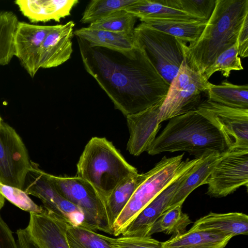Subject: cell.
Here are the masks:
<instances>
[{"label":"cell","mask_w":248,"mask_h":248,"mask_svg":"<svg viewBox=\"0 0 248 248\" xmlns=\"http://www.w3.org/2000/svg\"><path fill=\"white\" fill-rule=\"evenodd\" d=\"M21 13L32 23L60 22L69 16L78 0H18L15 1Z\"/></svg>","instance_id":"18"},{"label":"cell","mask_w":248,"mask_h":248,"mask_svg":"<svg viewBox=\"0 0 248 248\" xmlns=\"http://www.w3.org/2000/svg\"><path fill=\"white\" fill-rule=\"evenodd\" d=\"M74 35L84 40L92 46L117 50H128L136 46L134 35L106 30L81 28L74 31Z\"/></svg>","instance_id":"25"},{"label":"cell","mask_w":248,"mask_h":248,"mask_svg":"<svg viewBox=\"0 0 248 248\" xmlns=\"http://www.w3.org/2000/svg\"><path fill=\"white\" fill-rule=\"evenodd\" d=\"M196 109L224 128L233 141V148L248 149V109L229 107L207 99Z\"/></svg>","instance_id":"12"},{"label":"cell","mask_w":248,"mask_h":248,"mask_svg":"<svg viewBox=\"0 0 248 248\" xmlns=\"http://www.w3.org/2000/svg\"><path fill=\"white\" fill-rule=\"evenodd\" d=\"M77 41L86 71L125 117L162 105L170 85L143 48L136 44L131 49H112Z\"/></svg>","instance_id":"1"},{"label":"cell","mask_w":248,"mask_h":248,"mask_svg":"<svg viewBox=\"0 0 248 248\" xmlns=\"http://www.w3.org/2000/svg\"><path fill=\"white\" fill-rule=\"evenodd\" d=\"M247 16L248 0H216L200 37L189 45L182 43L184 61L188 67L203 75L222 52L236 43Z\"/></svg>","instance_id":"3"},{"label":"cell","mask_w":248,"mask_h":248,"mask_svg":"<svg viewBox=\"0 0 248 248\" xmlns=\"http://www.w3.org/2000/svg\"><path fill=\"white\" fill-rule=\"evenodd\" d=\"M2 123V121L1 117H0V125H1Z\"/></svg>","instance_id":"40"},{"label":"cell","mask_w":248,"mask_h":248,"mask_svg":"<svg viewBox=\"0 0 248 248\" xmlns=\"http://www.w3.org/2000/svg\"><path fill=\"white\" fill-rule=\"evenodd\" d=\"M206 194L222 198L242 186H248V149L233 148L216 166L206 180Z\"/></svg>","instance_id":"10"},{"label":"cell","mask_w":248,"mask_h":248,"mask_svg":"<svg viewBox=\"0 0 248 248\" xmlns=\"http://www.w3.org/2000/svg\"><path fill=\"white\" fill-rule=\"evenodd\" d=\"M154 29L172 35L186 44L195 42L204 30L207 21L142 18L140 19Z\"/></svg>","instance_id":"22"},{"label":"cell","mask_w":248,"mask_h":248,"mask_svg":"<svg viewBox=\"0 0 248 248\" xmlns=\"http://www.w3.org/2000/svg\"><path fill=\"white\" fill-rule=\"evenodd\" d=\"M243 70L241 60L238 57L236 43L222 52L204 71L202 76L208 80L215 72H221L226 78H229L232 71Z\"/></svg>","instance_id":"32"},{"label":"cell","mask_w":248,"mask_h":248,"mask_svg":"<svg viewBox=\"0 0 248 248\" xmlns=\"http://www.w3.org/2000/svg\"><path fill=\"white\" fill-rule=\"evenodd\" d=\"M124 10L137 18L202 20L186 13L169 7L163 0H136ZM204 21V20H203Z\"/></svg>","instance_id":"24"},{"label":"cell","mask_w":248,"mask_h":248,"mask_svg":"<svg viewBox=\"0 0 248 248\" xmlns=\"http://www.w3.org/2000/svg\"><path fill=\"white\" fill-rule=\"evenodd\" d=\"M136 44L143 49L162 77L170 85L184 60L182 42L141 23L134 29Z\"/></svg>","instance_id":"7"},{"label":"cell","mask_w":248,"mask_h":248,"mask_svg":"<svg viewBox=\"0 0 248 248\" xmlns=\"http://www.w3.org/2000/svg\"><path fill=\"white\" fill-rule=\"evenodd\" d=\"M191 228L215 232L232 237L238 235H247L248 216L239 212H210L196 220Z\"/></svg>","instance_id":"20"},{"label":"cell","mask_w":248,"mask_h":248,"mask_svg":"<svg viewBox=\"0 0 248 248\" xmlns=\"http://www.w3.org/2000/svg\"><path fill=\"white\" fill-rule=\"evenodd\" d=\"M232 150L226 152L212 151L203 155L178 188L167 209L179 203H183L194 189L205 185L216 166Z\"/></svg>","instance_id":"19"},{"label":"cell","mask_w":248,"mask_h":248,"mask_svg":"<svg viewBox=\"0 0 248 248\" xmlns=\"http://www.w3.org/2000/svg\"><path fill=\"white\" fill-rule=\"evenodd\" d=\"M172 8L183 11L200 20L207 21L215 7L216 0H163Z\"/></svg>","instance_id":"33"},{"label":"cell","mask_w":248,"mask_h":248,"mask_svg":"<svg viewBox=\"0 0 248 248\" xmlns=\"http://www.w3.org/2000/svg\"><path fill=\"white\" fill-rule=\"evenodd\" d=\"M28 185L24 191L40 199L44 208L64 218L70 225L83 227L84 215L77 206L62 197L49 181L46 173L31 164L27 174Z\"/></svg>","instance_id":"11"},{"label":"cell","mask_w":248,"mask_h":248,"mask_svg":"<svg viewBox=\"0 0 248 248\" xmlns=\"http://www.w3.org/2000/svg\"><path fill=\"white\" fill-rule=\"evenodd\" d=\"M31 164L20 136L2 122L0 125V183L23 189Z\"/></svg>","instance_id":"9"},{"label":"cell","mask_w":248,"mask_h":248,"mask_svg":"<svg viewBox=\"0 0 248 248\" xmlns=\"http://www.w3.org/2000/svg\"><path fill=\"white\" fill-rule=\"evenodd\" d=\"M66 236L70 248H114L102 234L81 226L69 224Z\"/></svg>","instance_id":"30"},{"label":"cell","mask_w":248,"mask_h":248,"mask_svg":"<svg viewBox=\"0 0 248 248\" xmlns=\"http://www.w3.org/2000/svg\"><path fill=\"white\" fill-rule=\"evenodd\" d=\"M231 236L190 228L161 242V248H225Z\"/></svg>","instance_id":"21"},{"label":"cell","mask_w":248,"mask_h":248,"mask_svg":"<svg viewBox=\"0 0 248 248\" xmlns=\"http://www.w3.org/2000/svg\"><path fill=\"white\" fill-rule=\"evenodd\" d=\"M77 168L76 176L91 184L105 201L121 182L138 173L111 142L97 137L85 146Z\"/></svg>","instance_id":"4"},{"label":"cell","mask_w":248,"mask_h":248,"mask_svg":"<svg viewBox=\"0 0 248 248\" xmlns=\"http://www.w3.org/2000/svg\"><path fill=\"white\" fill-rule=\"evenodd\" d=\"M236 45L238 55L241 58L248 56V16L245 18L240 29Z\"/></svg>","instance_id":"36"},{"label":"cell","mask_w":248,"mask_h":248,"mask_svg":"<svg viewBox=\"0 0 248 248\" xmlns=\"http://www.w3.org/2000/svg\"><path fill=\"white\" fill-rule=\"evenodd\" d=\"M136 0H93L86 7L80 22L91 24L126 7Z\"/></svg>","instance_id":"31"},{"label":"cell","mask_w":248,"mask_h":248,"mask_svg":"<svg viewBox=\"0 0 248 248\" xmlns=\"http://www.w3.org/2000/svg\"><path fill=\"white\" fill-rule=\"evenodd\" d=\"M208 100L229 107L248 109V86L238 85L227 80L218 85L210 83L206 92Z\"/></svg>","instance_id":"26"},{"label":"cell","mask_w":248,"mask_h":248,"mask_svg":"<svg viewBox=\"0 0 248 248\" xmlns=\"http://www.w3.org/2000/svg\"><path fill=\"white\" fill-rule=\"evenodd\" d=\"M18 22L13 12L0 13V65L8 64L15 56L14 37Z\"/></svg>","instance_id":"28"},{"label":"cell","mask_w":248,"mask_h":248,"mask_svg":"<svg viewBox=\"0 0 248 248\" xmlns=\"http://www.w3.org/2000/svg\"><path fill=\"white\" fill-rule=\"evenodd\" d=\"M149 174L138 173L121 182L109 194L105 201L109 227L112 232L113 223L124 208L135 191Z\"/></svg>","instance_id":"23"},{"label":"cell","mask_w":248,"mask_h":248,"mask_svg":"<svg viewBox=\"0 0 248 248\" xmlns=\"http://www.w3.org/2000/svg\"><path fill=\"white\" fill-rule=\"evenodd\" d=\"M102 236L114 248H161V242L151 236L113 238L103 234Z\"/></svg>","instance_id":"35"},{"label":"cell","mask_w":248,"mask_h":248,"mask_svg":"<svg viewBox=\"0 0 248 248\" xmlns=\"http://www.w3.org/2000/svg\"><path fill=\"white\" fill-rule=\"evenodd\" d=\"M233 144L218 123L195 109L170 119L146 152L153 155L185 151L197 157L212 151H229Z\"/></svg>","instance_id":"2"},{"label":"cell","mask_w":248,"mask_h":248,"mask_svg":"<svg viewBox=\"0 0 248 248\" xmlns=\"http://www.w3.org/2000/svg\"><path fill=\"white\" fill-rule=\"evenodd\" d=\"M50 184L64 198L83 213V227L112 235L107 214L105 201L87 181L77 176L62 177L46 173Z\"/></svg>","instance_id":"6"},{"label":"cell","mask_w":248,"mask_h":248,"mask_svg":"<svg viewBox=\"0 0 248 248\" xmlns=\"http://www.w3.org/2000/svg\"><path fill=\"white\" fill-rule=\"evenodd\" d=\"M196 164L185 170L155 197L127 226L122 236L149 237V232L152 226L168 208L177 189Z\"/></svg>","instance_id":"15"},{"label":"cell","mask_w":248,"mask_h":248,"mask_svg":"<svg viewBox=\"0 0 248 248\" xmlns=\"http://www.w3.org/2000/svg\"><path fill=\"white\" fill-rule=\"evenodd\" d=\"M53 26H42L18 21L14 37L15 56L29 75L33 78L40 69L41 46Z\"/></svg>","instance_id":"14"},{"label":"cell","mask_w":248,"mask_h":248,"mask_svg":"<svg viewBox=\"0 0 248 248\" xmlns=\"http://www.w3.org/2000/svg\"><path fill=\"white\" fill-rule=\"evenodd\" d=\"M184 154L170 157L164 156L138 187L114 221L113 235L119 236L139 213L164 189L185 170L198 162L202 156L183 160Z\"/></svg>","instance_id":"5"},{"label":"cell","mask_w":248,"mask_h":248,"mask_svg":"<svg viewBox=\"0 0 248 248\" xmlns=\"http://www.w3.org/2000/svg\"><path fill=\"white\" fill-rule=\"evenodd\" d=\"M182 203H179L165 210L154 223L148 236L163 232L176 235L185 232L192 221L186 214L182 212Z\"/></svg>","instance_id":"27"},{"label":"cell","mask_w":248,"mask_h":248,"mask_svg":"<svg viewBox=\"0 0 248 248\" xmlns=\"http://www.w3.org/2000/svg\"><path fill=\"white\" fill-rule=\"evenodd\" d=\"M161 106H156L126 116L129 132L126 149L139 156L147 151L160 129L159 113Z\"/></svg>","instance_id":"16"},{"label":"cell","mask_w":248,"mask_h":248,"mask_svg":"<svg viewBox=\"0 0 248 248\" xmlns=\"http://www.w3.org/2000/svg\"><path fill=\"white\" fill-rule=\"evenodd\" d=\"M5 202V198L0 193V211L3 207Z\"/></svg>","instance_id":"39"},{"label":"cell","mask_w":248,"mask_h":248,"mask_svg":"<svg viewBox=\"0 0 248 248\" xmlns=\"http://www.w3.org/2000/svg\"><path fill=\"white\" fill-rule=\"evenodd\" d=\"M0 248H19L13 233L0 216Z\"/></svg>","instance_id":"37"},{"label":"cell","mask_w":248,"mask_h":248,"mask_svg":"<svg viewBox=\"0 0 248 248\" xmlns=\"http://www.w3.org/2000/svg\"><path fill=\"white\" fill-rule=\"evenodd\" d=\"M69 224L62 217L45 209L40 213H30L25 230L38 248H70L66 236Z\"/></svg>","instance_id":"13"},{"label":"cell","mask_w":248,"mask_h":248,"mask_svg":"<svg viewBox=\"0 0 248 248\" xmlns=\"http://www.w3.org/2000/svg\"><path fill=\"white\" fill-rule=\"evenodd\" d=\"M210 84L184 60L160 108V122L196 109L201 102L202 93L207 91Z\"/></svg>","instance_id":"8"},{"label":"cell","mask_w":248,"mask_h":248,"mask_svg":"<svg viewBox=\"0 0 248 248\" xmlns=\"http://www.w3.org/2000/svg\"><path fill=\"white\" fill-rule=\"evenodd\" d=\"M137 18L125 10H120L91 23L88 27L133 36Z\"/></svg>","instance_id":"29"},{"label":"cell","mask_w":248,"mask_h":248,"mask_svg":"<svg viewBox=\"0 0 248 248\" xmlns=\"http://www.w3.org/2000/svg\"><path fill=\"white\" fill-rule=\"evenodd\" d=\"M0 193L10 202L30 213H40L45 210L36 204L23 189L0 183Z\"/></svg>","instance_id":"34"},{"label":"cell","mask_w":248,"mask_h":248,"mask_svg":"<svg viewBox=\"0 0 248 248\" xmlns=\"http://www.w3.org/2000/svg\"><path fill=\"white\" fill-rule=\"evenodd\" d=\"M19 248H38L31 241H27L22 243Z\"/></svg>","instance_id":"38"},{"label":"cell","mask_w":248,"mask_h":248,"mask_svg":"<svg viewBox=\"0 0 248 248\" xmlns=\"http://www.w3.org/2000/svg\"><path fill=\"white\" fill-rule=\"evenodd\" d=\"M75 25L73 21L54 25L41 46L39 68L57 67L70 59L73 52L72 40Z\"/></svg>","instance_id":"17"}]
</instances>
